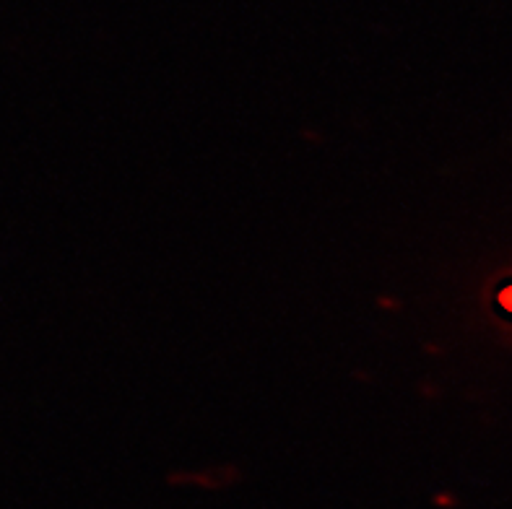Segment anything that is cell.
Instances as JSON below:
<instances>
[{
	"label": "cell",
	"mask_w": 512,
	"mask_h": 509,
	"mask_svg": "<svg viewBox=\"0 0 512 509\" xmlns=\"http://www.w3.org/2000/svg\"><path fill=\"white\" fill-rule=\"evenodd\" d=\"M500 302H502V307H505V310H510V312H512V286H510V289L502 291Z\"/></svg>",
	"instance_id": "1"
}]
</instances>
